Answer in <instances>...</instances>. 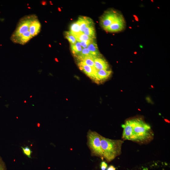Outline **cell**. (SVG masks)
Masks as SVG:
<instances>
[{"instance_id":"44dd1931","label":"cell","mask_w":170,"mask_h":170,"mask_svg":"<svg viewBox=\"0 0 170 170\" xmlns=\"http://www.w3.org/2000/svg\"><path fill=\"white\" fill-rule=\"evenodd\" d=\"M23 153L25 155L27 156L29 158H31V154L32 153V151L28 147V146H26L24 148L21 147Z\"/></svg>"},{"instance_id":"9a60e30c","label":"cell","mask_w":170,"mask_h":170,"mask_svg":"<svg viewBox=\"0 0 170 170\" xmlns=\"http://www.w3.org/2000/svg\"><path fill=\"white\" fill-rule=\"evenodd\" d=\"M70 32L74 36L81 33L80 25L78 21L73 22L71 25Z\"/></svg>"},{"instance_id":"d6986e66","label":"cell","mask_w":170,"mask_h":170,"mask_svg":"<svg viewBox=\"0 0 170 170\" xmlns=\"http://www.w3.org/2000/svg\"><path fill=\"white\" fill-rule=\"evenodd\" d=\"M65 36L67 39L71 44V45H74L77 42L76 38L70 31L65 32Z\"/></svg>"},{"instance_id":"2e32d148","label":"cell","mask_w":170,"mask_h":170,"mask_svg":"<svg viewBox=\"0 0 170 170\" xmlns=\"http://www.w3.org/2000/svg\"><path fill=\"white\" fill-rule=\"evenodd\" d=\"M83 33L88 36L95 38V30L94 25L87 27L84 30Z\"/></svg>"},{"instance_id":"484cf974","label":"cell","mask_w":170,"mask_h":170,"mask_svg":"<svg viewBox=\"0 0 170 170\" xmlns=\"http://www.w3.org/2000/svg\"><path fill=\"white\" fill-rule=\"evenodd\" d=\"M41 4L42 5H44L47 4V2L45 1H42L41 2Z\"/></svg>"},{"instance_id":"d4e9b609","label":"cell","mask_w":170,"mask_h":170,"mask_svg":"<svg viewBox=\"0 0 170 170\" xmlns=\"http://www.w3.org/2000/svg\"><path fill=\"white\" fill-rule=\"evenodd\" d=\"M116 168L113 165H111L108 168L107 170H116Z\"/></svg>"},{"instance_id":"83f0119b","label":"cell","mask_w":170,"mask_h":170,"mask_svg":"<svg viewBox=\"0 0 170 170\" xmlns=\"http://www.w3.org/2000/svg\"><path fill=\"white\" fill-rule=\"evenodd\" d=\"M58 10H59V11H61V10H60V8H58Z\"/></svg>"},{"instance_id":"f546056e","label":"cell","mask_w":170,"mask_h":170,"mask_svg":"<svg viewBox=\"0 0 170 170\" xmlns=\"http://www.w3.org/2000/svg\"><path fill=\"white\" fill-rule=\"evenodd\" d=\"M49 46H50V47H51V46L50 45H49Z\"/></svg>"},{"instance_id":"9c48e42d","label":"cell","mask_w":170,"mask_h":170,"mask_svg":"<svg viewBox=\"0 0 170 170\" xmlns=\"http://www.w3.org/2000/svg\"><path fill=\"white\" fill-rule=\"evenodd\" d=\"M41 28V23L37 17L31 23L29 28V31L32 38L40 33Z\"/></svg>"},{"instance_id":"f1b7e54d","label":"cell","mask_w":170,"mask_h":170,"mask_svg":"<svg viewBox=\"0 0 170 170\" xmlns=\"http://www.w3.org/2000/svg\"><path fill=\"white\" fill-rule=\"evenodd\" d=\"M24 103H27L26 101V100H25Z\"/></svg>"},{"instance_id":"4fadbf2b","label":"cell","mask_w":170,"mask_h":170,"mask_svg":"<svg viewBox=\"0 0 170 170\" xmlns=\"http://www.w3.org/2000/svg\"><path fill=\"white\" fill-rule=\"evenodd\" d=\"M96 57H100L101 55L99 51L98 46L96 43L93 41L91 43L87 48Z\"/></svg>"},{"instance_id":"e0dca14e","label":"cell","mask_w":170,"mask_h":170,"mask_svg":"<svg viewBox=\"0 0 170 170\" xmlns=\"http://www.w3.org/2000/svg\"><path fill=\"white\" fill-rule=\"evenodd\" d=\"M74 36L76 38L77 41L79 42L87 41H94L95 39V38L90 37L82 33H80Z\"/></svg>"},{"instance_id":"30bf717a","label":"cell","mask_w":170,"mask_h":170,"mask_svg":"<svg viewBox=\"0 0 170 170\" xmlns=\"http://www.w3.org/2000/svg\"><path fill=\"white\" fill-rule=\"evenodd\" d=\"M77 21L80 25L81 33H83L84 30L87 27L94 25L93 21L89 18L86 17H80Z\"/></svg>"},{"instance_id":"7a4b0ae2","label":"cell","mask_w":170,"mask_h":170,"mask_svg":"<svg viewBox=\"0 0 170 170\" xmlns=\"http://www.w3.org/2000/svg\"><path fill=\"white\" fill-rule=\"evenodd\" d=\"M123 141L113 140L100 135V143L103 158L110 162L121 154L122 146Z\"/></svg>"},{"instance_id":"cb8c5ba5","label":"cell","mask_w":170,"mask_h":170,"mask_svg":"<svg viewBox=\"0 0 170 170\" xmlns=\"http://www.w3.org/2000/svg\"><path fill=\"white\" fill-rule=\"evenodd\" d=\"M107 167V165L105 162L103 161L100 164V168L102 170H105Z\"/></svg>"},{"instance_id":"4316f807","label":"cell","mask_w":170,"mask_h":170,"mask_svg":"<svg viewBox=\"0 0 170 170\" xmlns=\"http://www.w3.org/2000/svg\"><path fill=\"white\" fill-rule=\"evenodd\" d=\"M28 8L29 9H31V8L30 7H28Z\"/></svg>"},{"instance_id":"8992f818","label":"cell","mask_w":170,"mask_h":170,"mask_svg":"<svg viewBox=\"0 0 170 170\" xmlns=\"http://www.w3.org/2000/svg\"><path fill=\"white\" fill-rule=\"evenodd\" d=\"M125 27V21L122 15L119 14L112 24L105 30L107 32H117L121 31Z\"/></svg>"},{"instance_id":"7c38bea8","label":"cell","mask_w":170,"mask_h":170,"mask_svg":"<svg viewBox=\"0 0 170 170\" xmlns=\"http://www.w3.org/2000/svg\"><path fill=\"white\" fill-rule=\"evenodd\" d=\"M112 73L111 71L105 70H97L95 80H101L108 78Z\"/></svg>"},{"instance_id":"6da1fadb","label":"cell","mask_w":170,"mask_h":170,"mask_svg":"<svg viewBox=\"0 0 170 170\" xmlns=\"http://www.w3.org/2000/svg\"><path fill=\"white\" fill-rule=\"evenodd\" d=\"M131 121L133 127L131 141L144 144L150 142L153 139L154 133L149 125L141 118Z\"/></svg>"},{"instance_id":"7402d4cb","label":"cell","mask_w":170,"mask_h":170,"mask_svg":"<svg viewBox=\"0 0 170 170\" xmlns=\"http://www.w3.org/2000/svg\"><path fill=\"white\" fill-rule=\"evenodd\" d=\"M94 41H87L80 42L82 47L83 48H87L88 45Z\"/></svg>"},{"instance_id":"52a82bcc","label":"cell","mask_w":170,"mask_h":170,"mask_svg":"<svg viewBox=\"0 0 170 170\" xmlns=\"http://www.w3.org/2000/svg\"><path fill=\"white\" fill-rule=\"evenodd\" d=\"M123 132L122 138L123 140L131 141L132 136L133 127L131 120H127L124 124L122 125Z\"/></svg>"},{"instance_id":"277c9868","label":"cell","mask_w":170,"mask_h":170,"mask_svg":"<svg viewBox=\"0 0 170 170\" xmlns=\"http://www.w3.org/2000/svg\"><path fill=\"white\" fill-rule=\"evenodd\" d=\"M36 17L34 15H28L23 18L20 20L16 30L11 37L13 42H15L23 34L29 30L31 23Z\"/></svg>"},{"instance_id":"5bb4252c","label":"cell","mask_w":170,"mask_h":170,"mask_svg":"<svg viewBox=\"0 0 170 170\" xmlns=\"http://www.w3.org/2000/svg\"><path fill=\"white\" fill-rule=\"evenodd\" d=\"M78 59L83 64L93 67H95L94 57H77Z\"/></svg>"},{"instance_id":"8fae6325","label":"cell","mask_w":170,"mask_h":170,"mask_svg":"<svg viewBox=\"0 0 170 170\" xmlns=\"http://www.w3.org/2000/svg\"><path fill=\"white\" fill-rule=\"evenodd\" d=\"M94 66L97 70H107L109 65L107 62L103 58L96 57L94 59Z\"/></svg>"},{"instance_id":"5b68a950","label":"cell","mask_w":170,"mask_h":170,"mask_svg":"<svg viewBox=\"0 0 170 170\" xmlns=\"http://www.w3.org/2000/svg\"><path fill=\"white\" fill-rule=\"evenodd\" d=\"M119 14L113 10L106 11L100 18V25L105 30L112 24Z\"/></svg>"},{"instance_id":"ac0fdd59","label":"cell","mask_w":170,"mask_h":170,"mask_svg":"<svg viewBox=\"0 0 170 170\" xmlns=\"http://www.w3.org/2000/svg\"><path fill=\"white\" fill-rule=\"evenodd\" d=\"M72 52L75 55H79L83 49L80 42L77 41L74 45H71Z\"/></svg>"},{"instance_id":"3957f363","label":"cell","mask_w":170,"mask_h":170,"mask_svg":"<svg viewBox=\"0 0 170 170\" xmlns=\"http://www.w3.org/2000/svg\"><path fill=\"white\" fill-rule=\"evenodd\" d=\"M87 145L91 151V155L101 158L103 156L100 143V135L95 131L89 130L87 133Z\"/></svg>"},{"instance_id":"ffe728a7","label":"cell","mask_w":170,"mask_h":170,"mask_svg":"<svg viewBox=\"0 0 170 170\" xmlns=\"http://www.w3.org/2000/svg\"><path fill=\"white\" fill-rule=\"evenodd\" d=\"M78 56L96 57L87 48H83L81 52L77 57Z\"/></svg>"},{"instance_id":"4dcf8cb0","label":"cell","mask_w":170,"mask_h":170,"mask_svg":"<svg viewBox=\"0 0 170 170\" xmlns=\"http://www.w3.org/2000/svg\"><path fill=\"white\" fill-rule=\"evenodd\" d=\"M32 97V96H31L30 97V98H31Z\"/></svg>"},{"instance_id":"ba28073f","label":"cell","mask_w":170,"mask_h":170,"mask_svg":"<svg viewBox=\"0 0 170 170\" xmlns=\"http://www.w3.org/2000/svg\"><path fill=\"white\" fill-rule=\"evenodd\" d=\"M81 70L92 79L95 80L97 70L95 67H93L84 64L80 61L78 64Z\"/></svg>"},{"instance_id":"603a6c76","label":"cell","mask_w":170,"mask_h":170,"mask_svg":"<svg viewBox=\"0 0 170 170\" xmlns=\"http://www.w3.org/2000/svg\"><path fill=\"white\" fill-rule=\"evenodd\" d=\"M0 170H6L4 162L1 157H0Z\"/></svg>"},{"instance_id":"1f68e13d","label":"cell","mask_w":170,"mask_h":170,"mask_svg":"<svg viewBox=\"0 0 170 170\" xmlns=\"http://www.w3.org/2000/svg\"><path fill=\"white\" fill-rule=\"evenodd\" d=\"M1 13V12H0V13Z\"/></svg>"}]
</instances>
